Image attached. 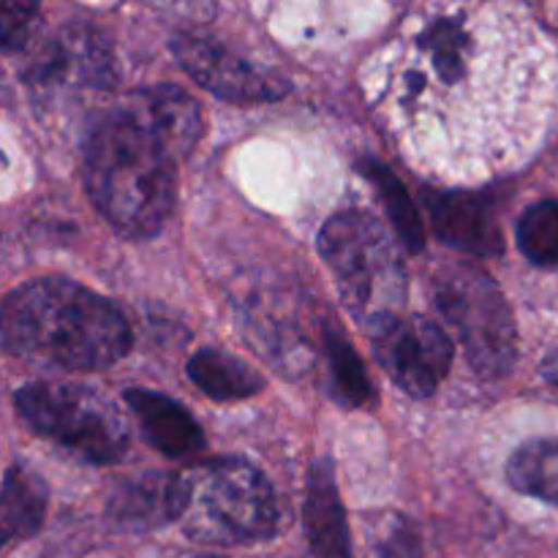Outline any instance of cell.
<instances>
[{
  "label": "cell",
  "instance_id": "cell-1",
  "mask_svg": "<svg viewBox=\"0 0 558 558\" xmlns=\"http://www.w3.org/2000/svg\"><path fill=\"white\" fill-rule=\"evenodd\" d=\"M0 347L65 371H101L131 347V327L109 300L69 278H38L0 300Z\"/></svg>",
  "mask_w": 558,
  "mask_h": 558
},
{
  "label": "cell",
  "instance_id": "cell-2",
  "mask_svg": "<svg viewBox=\"0 0 558 558\" xmlns=\"http://www.w3.org/2000/svg\"><path fill=\"white\" fill-rule=\"evenodd\" d=\"M85 185L118 232L153 238L172 216L174 156L123 109L96 125L87 140Z\"/></svg>",
  "mask_w": 558,
  "mask_h": 558
},
{
  "label": "cell",
  "instance_id": "cell-3",
  "mask_svg": "<svg viewBox=\"0 0 558 558\" xmlns=\"http://www.w3.org/2000/svg\"><path fill=\"white\" fill-rule=\"evenodd\" d=\"M178 523L202 545H245L278 529L276 490L240 458H216L178 472Z\"/></svg>",
  "mask_w": 558,
  "mask_h": 558
},
{
  "label": "cell",
  "instance_id": "cell-4",
  "mask_svg": "<svg viewBox=\"0 0 558 558\" xmlns=\"http://www.w3.org/2000/svg\"><path fill=\"white\" fill-rule=\"evenodd\" d=\"M319 251L343 300L360 319L398 314L407 276L396 245L374 216L360 210L332 216L319 234Z\"/></svg>",
  "mask_w": 558,
  "mask_h": 558
},
{
  "label": "cell",
  "instance_id": "cell-5",
  "mask_svg": "<svg viewBox=\"0 0 558 558\" xmlns=\"http://www.w3.org/2000/svg\"><path fill=\"white\" fill-rule=\"evenodd\" d=\"M16 412L36 434L90 463H114L129 450V423L104 392L65 381H33L14 396Z\"/></svg>",
  "mask_w": 558,
  "mask_h": 558
},
{
  "label": "cell",
  "instance_id": "cell-6",
  "mask_svg": "<svg viewBox=\"0 0 558 558\" xmlns=\"http://www.w3.org/2000/svg\"><path fill=\"white\" fill-rule=\"evenodd\" d=\"M430 289L436 308L466 349L469 365L485 379L505 376L515 363L518 336L510 305L490 276L472 265H450L436 272Z\"/></svg>",
  "mask_w": 558,
  "mask_h": 558
},
{
  "label": "cell",
  "instance_id": "cell-7",
  "mask_svg": "<svg viewBox=\"0 0 558 558\" xmlns=\"http://www.w3.org/2000/svg\"><path fill=\"white\" fill-rule=\"evenodd\" d=\"M376 360L412 398L434 396L452 365V341L425 316L379 314L363 322Z\"/></svg>",
  "mask_w": 558,
  "mask_h": 558
},
{
  "label": "cell",
  "instance_id": "cell-8",
  "mask_svg": "<svg viewBox=\"0 0 558 558\" xmlns=\"http://www.w3.org/2000/svg\"><path fill=\"white\" fill-rule=\"evenodd\" d=\"M172 52L180 69L199 82L213 96L232 104L276 101L287 96L289 85L278 74L245 63L243 58L223 49L221 44L207 41L199 36H178L172 41Z\"/></svg>",
  "mask_w": 558,
  "mask_h": 558
},
{
  "label": "cell",
  "instance_id": "cell-9",
  "mask_svg": "<svg viewBox=\"0 0 558 558\" xmlns=\"http://www.w3.org/2000/svg\"><path fill=\"white\" fill-rule=\"evenodd\" d=\"M436 238L469 256H499L505 251L499 218L485 196L472 191H425Z\"/></svg>",
  "mask_w": 558,
  "mask_h": 558
},
{
  "label": "cell",
  "instance_id": "cell-10",
  "mask_svg": "<svg viewBox=\"0 0 558 558\" xmlns=\"http://www.w3.org/2000/svg\"><path fill=\"white\" fill-rule=\"evenodd\" d=\"M125 112L134 114L163 147L174 156V161L194 150L202 136V112L194 98L180 87L158 85L150 90L134 93Z\"/></svg>",
  "mask_w": 558,
  "mask_h": 558
},
{
  "label": "cell",
  "instance_id": "cell-11",
  "mask_svg": "<svg viewBox=\"0 0 558 558\" xmlns=\"http://www.w3.org/2000/svg\"><path fill=\"white\" fill-rule=\"evenodd\" d=\"M303 526L316 558H354L347 512H343L341 494H338L336 485V472H332V463L327 458L311 466Z\"/></svg>",
  "mask_w": 558,
  "mask_h": 558
},
{
  "label": "cell",
  "instance_id": "cell-12",
  "mask_svg": "<svg viewBox=\"0 0 558 558\" xmlns=\"http://www.w3.org/2000/svg\"><path fill=\"white\" fill-rule=\"evenodd\" d=\"M38 82H69V85H112V58L104 47L101 36L87 27H71L54 38L36 63Z\"/></svg>",
  "mask_w": 558,
  "mask_h": 558
},
{
  "label": "cell",
  "instance_id": "cell-13",
  "mask_svg": "<svg viewBox=\"0 0 558 558\" xmlns=\"http://www.w3.org/2000/svg\"><path fill=\"white\" fill-rule=\"evenodd\" d=\"M125 403L140 420L145 439L163 456H191L205 447L199 423L172 398L147 390H129Z\"/></svg>",
  "mask_w": 558,
  "mask_h": 558
},
{
  "label": "cell",
  "instance_id": "cell-14",
  "mask_svg": "<svg viewBox=\"0 0 558 558\" xmlns=\"http://www.w3.org/2000/svg\"><path fill=\"white\" fill-rule=\"evenodd\" d=\"M180 483L178 474H145L123 483L109 501V515L125 529H158L178 521Z\"/></svg>",
  "mask_w": 558,
  "mask_h": 558
},
{
  "label": "cell",
  "instance_id": "cell-15",
  "mask_svg": "<svg viewBox=\"0 0 558 558\" xmlns=\"http://www.w3.org/2000/svg\"><path fill=\"white\" fill-rule=\"evenodd\" d=\"M47 485L33 469L11 466L0 485V548L41 529L47 515Z\"/></svg>",
  "mask_w": 558,
  "mask_h": 558
},
{
  "label": "cell",
  "instance_id": "cell-16",
  "mask_svg": "<svg viewBox=\"0 0 558 558\" xmlns=\"http://www.w3.org/2000/svg\"><path fill=\"white\" fill-rule=\"evenodd\" d=\"M189 376L213 401H240L265 387V379L243 360L218 349H202L189 360Z\"/></svg>",
  "mask_w": 558,
  "mask_h": 558
},
{
  "label": "cell",
  "instance_id": "cell-17",
  "mask_svg": "<svg viewBox=\"0 0 558 558\" xmlns=\"http://www.w3.org/2000/svg\"><path fill=\"white\" fill-rule=\"evenodd\" d=\"M360 172H363V178L371 180V185L376 189V196H379L381 207L387 210V218H390L392 229H396L403 248H407L409 254H420V251L425 248V227L417 207H414L412 196H409L407 185L392 174V169L374 161V158H365V161L360 163Z\"/></svg>",
  "mask_w": 558,
  "mask_h": 558
},
{
  "label": "cell",
  "instance_id": "cell-18",
  "mask_svg": "<svg viewBox=\"0 0 558 558\" xmlns=\"http://www.w3.org/2000/svg\"><path fill=\"white\" fill-rule=\"evenodd\" d=\"M507 480L523 496L558 507V439L526 441L512 452Z\"/></svg>",
  "mask_w": 558,
  "mask_h": 558
},
{
  "label": "cell",
  "instance_id": "cell-19",
  "mask_svg": "<svg viewBox=\"0 0 558 558\" xmlns=\"http://www.w3.org/2000/svg\"><path fill=\"white\" fill-rule=\"evenodd\" d=\"M327 360H330V374L332 385H336L338 401L347 407L360 409L371 403L374 398V387H371L365 365L360 354L354 352L352 343L341 336V332H327Z\"/></svg>",
  "mask_w": 558,
  "mask_h": 558
},
{
  "label": "cell",
  "instance_id": "cell-20",
  "mask_svg": "<svg viewBox=\"0 0 558 558\" xmlns=\"http://www.w3.org/2000/svg\"><path fill=\"white\" fill-rule=\"evenodd\" d=\"M518 245L534 265H558V199H543L523 213Z\"/></svg>",
  "mask_w": 558,
  "mask_h": 558
},
{
  "label": "cell",
  "instance_id": "cell-21",
  "mask_svg": "<svg viewBox=\"0 0 558 558\" xmlns=\"http://www.w3.org/2000/svg\"><path fill=\"white\" fill-rule=\"evenodd\" d=\"M33 22H36L33 11L0 3V49L3 52H20V49H25L27 41H31Z\"/></svg>",
  "mask_w": 558,
  "mask_h": 558
},
{
  "label": "cell",
  "instance_id": "cell-22",
  "mask_svg": "<svg viewBox=\"0 0 558 558\" xmlns=\"http://www.w3.org/2000/svg\"><path fill=\"white\" fill-rule=\"evenodd\" d=\"M543 374H545V379L550 381V385L558 387V352H554L548 360H545Z\"/></svg>",
  "mask_w": 558,
  "mask_h": 558
},
{
  "label": "cell",
  "instance_id": "cell-23",
  "mask_svg": "<svg viewBox=\"0 0 558 558\" xmlns=\"http://www.w3.org/2000/svg\"><path fill=\"white\" fill-rule=\"evenodd\" d=\"M0 3H9V5H16V9L33 11V14L38 11V0H0Z\"/></svg>",
  "mask_w": 558,
  "mask_h": 558
},
{
  "label": "cell",
  "instance_id": "cell-24",
  "mask_svg": "<svg viewBox=\"0 0 558 558\" xmlns=\"http://www.w3.org/2000/svg\"><path fill=\"white\" fill-rule=\"evenodd\" d=\"M210 558H223V556H210Z\"/></svg>",
  "mask_w": 558,
  "mask_h": 558
}]
</instances>
